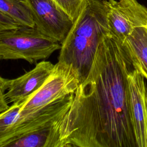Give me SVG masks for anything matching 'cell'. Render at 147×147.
<instances>
[{"label": "cell", "mask_w": 147, "mask_h": 147, "mask_svg": "<svg viewBox=\"0 0 147 147\" xmlns=\"http://www.w3.org/2000/svg\"><path fill=\"white\" fill-rule=\"evenodd\" d=\"M74 21L80 14L86 0H52Z\"/></svg>", "instance_id": "obj_13"}, {"label": "cell", "mask_w": 147, "mask_h": 147, "mask_svg": "<svg viewBox=\"0 0 147 147\" xmlns=\"http://www.w3.org/2000/svg\"><path fill=\"white\" fill-rule=\"evenodd\" d=\"M79 84L74 69L58 61L42 86L23 105L15 123L54 101L74 93Z\"/></svg>", "instance_id": "obj_4"}, {"label": "cell", "mask_w": 147, "mask_h": 147, "mask_svg": "<svg viewBox=\"0 0 147 147\" xmlns=\"http://www.w3.org/2000/svg\"><path fill=\"white\" fill-rule=\"evenodd\" d=\"M136 69L147 80V27L134 29L123 42Z\"/></svg>", "instance_id": "obj_9"}, {"label": "cell", "mask_w": 147, "mask_h": 147, "mask_svg": "<svg viewBox=\"0 0 147 147\" xmlns=\"http://www.w3.org/2000/svg\"><path fill=\"white\" fill-rule=\"evenodd\" d=\"M110 33L123 43L137 27H147V7L137 0H105Z\"/></svg>", "instance_id": "obj_5"}, {"label": "cell", "mask_w": 147, "mask_h": 147, "mask_svg": "<svg viewBox=\"0 0 147 147\" xmlns=\"http://www.w3.org/2000/svg\"><path fill=\"white\" fill-rule=\"evenodd\" d=\"M53 123L14 139L5 147H56Z\"/></svg>", "instance_id": "obj_10"}, {"label": "cell", "mask_w": 147, "mask_h": 147, "mask_svg": "<svg viewBox=\"0 0 147 147\" xmlns=\"http://www.w3.org/2000/svg\"><path fill=\"white\" fill-rule=\"evenodd\" d=\"M60 48V42L35 26L0 32V60L22 59L32 64L49 57Z\"/></svg>", "instance_id": "obj_3"}, {"label": "cell", "mask_w": 147, "mask_h": 147, "mask_svg": "<svg viewBox=\"0 0 147 147\" xmlns=\"http://www.w3.org/2000/svg\"><path fill=\"white\" fill-rule=\"evenodd\" d=\"M130 113L138 147H147V90L144 77L134 69L127 77Z\"/></svg>", "instance_id": "obj_7"}, {"label": "cell", "mask_w": 147, "mask_h": 147, "mask_svg": "<svg viewBox=\"0 0 147 147\" xmlns=\"http://www.w3.org/2000/svg\"><path fill=\"white\" fill-rule=\"evenodd\" d=\"M21 26L18 22L0 10V32L17 29Z\"/></svg>", "instance_id": "obj_14"}, {"label": "cell", "mask_w": 147, "mask_h": 147, "mask_svg": "<svg viewBox=\"0 0 147 147\" xmlns=\"http://www.w3.org/2000/svg\"><path fill=\"white\" fill-rule=\"evenodd\" d=\"M35 27L61 44L74 25L72 20L52 0H26Z\"/></svg>", "instance_id": "obj_6"}, {"label": "cell", "mask_w": 147, "mask_h": 147, "mask_svg": "<svg viewBox=\"0 0 147 147\" xmlns=\"http://www.w3.org/2000/svg\"><path fill=\"white\" fill-rule=\"evenodd\" d=\"M146 106H147V94H146Z\"/></svg>", "instance_id": "obj_17"}, {"label": "cell", "mask_w": 147, "mask_h": 147, "mask_svg": "<svg viewBox=\"0 0 147 147\" xmlns=\"http://www.w3.org/2000/svg\"><path fill=\"white\" fill-rule=\"evenodd\" d=\"M54 66L51 61L42 60L23 75L14 79H9L7 92L5 94L7 102L13 104L29 98L42 86Z\"/></svg>", "instance_id": "obj_8"}, {"label": "cell", "mask_w": 147, "mask_h": 147, "mask_svg": "<svg viewBox=\"0 0 147 147\" xmlns=\"http://www.w3.org/2000/svg\"><path fill=\"white\" fill-rule=\"evenodd\" d=\"M28 99L13 103L9 109L0 113V147L5 142L11 127L18 117L21 108Z\"/></svg>", "instance_id": "obj_12"}, {"label": "cell", "mask_w": 147, "mask_h": 147, "mask_svg": "<svg viewBox=\"0 0 147 147\" xmlns=\"http://www.w3.org/2000/svg\"><path fill=\"white\" fill-rule=\"evenodd\" d=\"M0 10L22 26H35L26 0H0Z\"/></svg>", "instance_id": "obj_11"}, {"label": "cell", "mask_w": 147, "mask_h": 147, "mask_svg": "<svg viewBox=\"0 0 147 147\" xmlns=\"http://www.w3.org/2000/svg\"><path fill=\"white\" fill-rule=\"evenodd\" d=\"M8 82H9V79L3 78L0 76V87L5 88L7 90V86H8Z\"/></svg>", "instance_id": "obj_16"}, {"label": "cell", "mask_w": 147, "mask_h": 147, "mask_svg": "<svg viewBox=\"0 0 147 147\" xmlns=\"http://www.w3.org/2000/svg\"><path fill=\"white\" fill-rule=\"evenodd\" d=\"M105 0H86L82 10L61 44L58 61L71 66L79 82L87 78L102 38L110 33Z\"/></svg>", "instance_id": "obj_2"}, {"label": "cell", "mask_w": 147, "mask_h": 147, "mask_svg": "<svg viewBox=\"0 0 147 147\" xmlns=\"http://www.w3.org/2000/svg\"><path fill=\"white\" fill-rule=\"evenodd\" d=\"M134 69L124 44L106 34L69 109L52 124L56 147H138L128 96Z\"/></svg>", "instance_id": "obj_1"}, {"label": "cell", "mask_w": 147, "mask_h": 147, "mask_svg": "<svg viewBox=\"0 0 147 147\" xmlns=\"http://www.w3.org/2000/svg\"><path fill=\"white\" fill-rule=\"evenodd\" d=\"M6 91V88L0 87V113L6 110L10 107L5 98V94Z\"/></svg>", "instance_id": "obj_15"}]
</instances>
